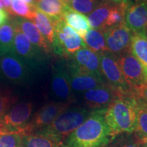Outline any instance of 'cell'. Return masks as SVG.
<instances>
[{
  "label": "cell",
  "mask_w": 147,
  "mask_h": 147,
  "mask_svg": "<svg viewBox=\"0 0 147 147\" xmlns=\"http://www.w3.org/2000/svg\"><path fill=\"white\" fill-rule=\"evenodd\" d=\"M106 110H94L65 141L67 147H106L115 138L106 123Z\"/></svg>",
  "instance_id": "cell-1"
},
{
  "label": "cell",
  "mask_w": 147,
  "mask_h": 147,
  "mask_svg": "<svg viewBox=\"0 0 147 147\" xmlns=\"http://www.w3.org/2000/svg\"><path fill=\"white\" fill-rule=\"evenodd\" d=\"M137 100L131 93H120L106 110L104 118L113 136L131 134L136 128Z\"/></svg>",
  "instance_id": "cell-2"
},
{
  "label": "cell",
  "mask_w": 147,
  "mask_h": 147,
  "mask_svg": "<svg viewBox=\"0 0 147 147\" xmlns=\"http://www.w3.org/2000/svg\"><path fill=\"white\" fill-rule=\"evenodd\" d=\"M92 112L81 105L72 104L63 110L50 125L37 132H41L65 144L70 134L83 123Z\"/></svg>",
  "instance_id": "cell-3"
},
{
  "label": "cell",
  "mask_w": 147,
  "mask_h": 147,
  "mask_svg": "<svg viewBox=\"0 0 147 147\" xmlns=\"http://www.w3.org/2000/svg\"><path fill=\"white\" fill-rule=\"evenodd\" d=\"M52 21L55 40L51 47L55 54L65 59H71L77 51L87 47L83 39L65 23L63 18Z\"/></svg>",
  "instance_id": "cell-4"
},
{
  "label": "cell",
  "mask_w": 147,
  "mask_h": 147,
  "mask_svg": "<svg viewBox=\"0 0 147 147\" xmlns=\"http://www.w3.org/2000/svg\"><path fill=\"white\" fill-rule=\"evenodd\" d=\"M34 71L14 51L0 56V78L6 81L17 84L28 83Z\"/></svg>",
  "instance_id": "cell-5"
},
{
  "label": "cell",
  "mask_w": 147,
  "mask_h": 147,
  "mask_svg": "<svg viewBox=\"0 0 147 147\" xmlns=\"http://www.w3.org/2000/svg\"><path fill=\"white\" fill-rule=\"evenodd\" d=\"M33 109L34 104L30 102H21L14 104L0 119V135H23L32 119Z\"/></svg>",
  "instance_id": "cell-6"
},
{
  "label": "cell",
  "mask_w": 147,
  "mask_h": 147,
  "mask_svg": "<svg viewBox=\"0 0 147 147\" xmlns=\"http://www.w3.org/2000/svg\"><path fill=\"white\" fill-rule=\"evenodd\" d=\"M51 93L54 102L72 104L76 98L71 91L66 68V61L59 60L53 66Z\"/></svg>",
  "instance_id": "cell-7"
},
{
  "label": "cell",
  "mask_w": 147,
  "mask_h": 147,
  "mask_svg": "<svg viewBox=\"0 0 147 147\" xmlns=\"http://www.w3.org/2000/svg\"><path fill=\"white\" fill-rule=\"evenodd\" d=\"M66 68L71 91L75 98L77 95L90 89L108 84L104 79L98 78L80 68L71 58L66 61Z\"/></svg>",
  "instance_id": "cell-8"
},
{
  "label": "cell",
  "mask_w": 147,
  "mask_h": 147,
  "mask_svg": "<svg viewBox=\"0 0 147 147\" xmlns=\"http://www.w3.org/2000/svg\"><path fill=\"white\" fill-rule=\"evenodd\" d=\"M13 25L15 32L13 51L23 59L34 71L39 69L45 63L47 59L46 55L47 54L31 43L17 25L14 23Z\"/></svg>",
  "instance_id": "cell-9"
},
{
  "label": "cell",
  "mask_w": 147,
  "mask_h": 147,
  "mask_svg": "<svg viewBox=\"0 0 147 147\" xmlns=\"http://www.w3.org/2000/svg\"><path fill=\"white\" fill-rule=\"evenodd\" d=\"M100 55L101 71L106 83L121 93H131L132 90L125 80L117 57L110 52Z\"/></svg>",
  "instance_id": "cell-10"
},
{
  "label": "cell",
  "mask_w": 147,
  "mask_h": 147,
  "mask_svg": "<svg viewBox=\"0 0 147 147\" xmlns=\"http://www.w3.org/2000/svg\"><path fill=\"white\" fill-rule=\"evenodd\" d=\"M117 61L126 83L130 89L142 85L147 82V77L142 66L129 50L117 57Z\"/></svg>",
  "instance_id": "cell-11"
},
{
  "label": "cell",
  "mask_w": 147,
  "mask_h": 147,
  "mask_svg": "<svg viewBox=\"0 0 147 147\" xmlns=\"http://www.w3.org/2000/svg\"><path fill=\"white\" fill-rule=\"evenodd\" d=\"M120 92L113 89L108 84L90 89L76 96L80 99L82 106L94 110H106L118 95Z\"/></svg>",
  "instance_id": "cell-12"
},
{
  "label": "cell",
  "mask_w": 147,
  "mask_h": 147,
  "mask_svg": "<svg viewBox=\"0 0 147 147\" xmlns=\"http://www.w3.org/2000/svg\"><path fill=\"white\" fill-rule=\"evenodd\" d=\"M69 105L71 104L54 101L45 104L36 112L31 119L24 134L35 133L47 127Z\"/></svg>",
  "instance_id": "cell-13"
},
{
  "label": "cell",
  "mask_w": 147,
  "mask_h": 147,
  "mask_svg": "<svg viewBox=\"0 0 147 147\" xmlns=\"http://www.w3.org/2000/svg\"><path fill=\"white\" fill-rule=\"evenodd\" d=\"M124 23L133 34L144 35L147 27V1L130 0L126 5Z\"/></svg>",
  "instance_id": "cell-14"
},
{
  "label": "cell",
  "mask_w": 147,
  "mask_h": 147,
  "mask_svg": "<svg viewBox=\"0 0 147 147\" xmlns=\"http://www.w3.org/2000/svg\"><path fill=\"white\" fill-rule=\"evenodd\" d=\"M71 59L83 70L104 80L101 71L100 54L91 51L89 48L84 47L77 51Z\"/></svg>",
  "instance_id": "cell-15"
},
{
  "label": "cell",
  "mask_w": 147,
  "mask_h": 147,
  "mask_svg": "<svg viewBox=\"0 0 147 147\" xmlns=\"http://www.w3.org/2000/svg\"><path fill=\"white\" fill-rule=\"evenodd\" d=\"M12 21L21 29L31 43L43 51L46 54L51 53L52 51L51 45L46 41L32 21L19 16L12 18Z\"/></svg>",
  "instance_id": "cell-16"
},
{
  "label": "cell",
  "mask_w": 147,
  "mask_h": 147,
  "mask_svg": "<svg viewBox=\"0 0 147 147\" xmlns=\"http://www.w3.org/2000/svg\"><path fill=\"white\" fill-rule=\"evenodd\" d=\"M63 19L82 38L91 29L87 16L73 10L68 5H67L63 12Z\"/></svg>",
  "instance_id": "cell-17"
},
{
  "label": "cell",
  "mask_w": 147,
  "mask_h": 147,
  "mask_svg": "<svg viewBox=\"0 0 147 147\" xmlns=\"http://www.w3.org/2000/svg\"><path fill=\"white\" fill-rule=\"evenodd\" d=\"M21 147H67L49 136L41 133L24 134L21 136Z\"/></svg>",
  "instance_id": "cell-18"
},
{
  "label": "cell",
  "mask_w": 147,
  "mask_h": 147,
  "mask_svg": "<svg viewBox=\"0 0 147 147\" xmlns=\"http://www.w3.org/2000/svg\"><path fill=\"white\" fill-rule=\"evenodd\" d=\"M67 5L62 0H34V6L54 21L63 18Z\"/></svg>",
  "instance_id": "cell-19"
},
{
  "label": "cell",
  "mask_w": 147,
  "mask_h": 147,
  "mask_svg": "<svg viewBox=\"0 0 147 147\" xmlns=\"http://www.w3.org/2000/svg\"><path fill=\"white\" fill-rule=\"evenodd\" d=\"M115 3V2L110 0H103L87 16L91 28L102 29L109 15L110 10Z\"/></svg>",
  "instance_id": "cell-20"
},
{
  "label": "cell",
  "mask_w": 147,
  "mask_h": 147,
  "mask_svg": "<svg viewBox=\"0 0 147 147\" xmlns=\"http://www.w3.org/2000/svg\"><path fill=\"white\" fill-rule=\"evenodd\" d=\"M129 51L138 60L147 77V39L144 35L133 34Z\"/></svg>",
  "instance_id": "cell-21"
},
{
  "label": "cell",
  "mask_w": 147,
  "mask_h": 147,
  "mask_svg": "<svg viewBox=\"0 0 147 147\" xmlns=\"http://www.w3.org/2000/svg\"><path fill=\"white\" fill-rule=\"evenodd\" d=\"M82 39L87 48L98 54L110 52L106 45L105 36L102 29H90Z\"/></svg>",
  "instance_id": "cell-22"
},
{
  "label": "cell",
  "mask_w": 147,
  "mask_h": 147,
  "mask_svg": "<svg viewBox=\"0 0 147 147\" xmlns=\"http://www.w3.org/2000/svg\"><path fill=\"white\" fill-rule=\"evenodd\" d=\"M34 21L43 38L52 47L55 40V29L52 19L36 9V17Z\"/></svg>",
  "instance_id": "cell-23"
},
{
  "label": "cell",
  "mask_w": 147,
  "mask_h": 147,
  "mask_svg": "<svg viewBox=\"0 0 147 147\" xmlns=\"http://www.w3.org/2000/svg\"><path fill=\"white\" fill-rule=\"evenodd\" d=\"M14 34L12 21H8L0 27V56L13 51Z\"/></svg>",
  "instance_id": "cell-24"
},
{
  "label": "cell",
  "mask_w": 147,
  "mask_h": 147,
  "mask_svg": "<svg viewBox=\"0 0 147 147\" xmlns=\"http://www.w3.org/2000/svg\"><path fill=\"white\" fill-rule=\"evenodd\" d=\"M104 30L111 35L125 50H129L133 32L126 26L124 22Z\"/></svg>",
  "instance_id": "cell-25"
},
{
  "label": "cell",
  "mask_w": 147,
  "mask_h": 147,
  "mask_svg": "<svg viewBox=\"0 0 147 147\" xmlns=\"http://www.w3.org/2000/svg\"><path fill=\"white\" fill-rule=\"evenodd\" d=\"M134 133L140 142L147 139V105L138 100L136 123Z\"/></svg>",
  "instance_id": "cell-26"
},
{
  "label": "cell",
  "mask_w": 147,
  "mask_h": 147,
  "mask_svg": "<svg viewBox=\"0 0 147 147\" xmlns=\"http://www.w3.org/2000/svg\"><path fill=\"white\" fill-rule=\"evenodd\" d=\"M36 8L29 5L23 0H12L10 15L18 16L31 21H34L36 17Z\"/></svg>",
  "instance_id": "cell-27"
},
{
  "label": "cell",
  "mask_w": 147,
  "mask_h": 147,
  "mask_svg": "<svg viewBox=\"0 0 147 147\" xmlns=\"http://www.w3.org/2000/svg\"><path fill=\"white\" fill-rule=\"evenodd\" d=\"M127 3H116L112 10H110L109 15L102 28V30L115 26L124 22L125 12Z\"/></svg>",
  "instance_id": "cell-28"
},
{
  "label": "cell",
  "mask_w": 147,
  "mask_h": 147,
  "mask_svg": "<svg viewBox=\"0 0 147 147\" xmlns=\"http://www.w3.org/2000/svg\"><path fill=\"white\" fill-rule=\"evenodd\" d=\"M103 0H73L68 6L82 14H89Z\"/></svg>",
  "instance_id": "cell-29"
},
{
  "label": "cell",
  "mask_w": 147,
  "mask_h": 147,
  "mask_svg": "<svg viewBox=\"0 0 147 147\" xmlns=\"http://www.w3.org/2000/svg\"><path fill=\"white\" fill-rule=\"evenodd\" d=\"M17 97L10 91H0V119L16 104Z\"/></svg>",
  "instance_id": "cell-30"
},
{
  "label": "cell",
  "mask_w": 147,
  "mask_h": 147,
  "mask_svg": "<svg viewBox=\"0 0 147 147\" xmlns=\"http://www.w3.org/2000/svg\"><path fill=\"white\" fill-rule=\"evenodd\" d=\"M21 135L10 134L0 135V147H21Z\"/></svg>",
  "instance_id": "cell-31"
},
{
  "label": "cell",
  "mask_w": 147,
  "mask_h": 147,
  "mask_svg": "<svg viewBox=\"0 0 147 147\" xmlns=\"http://www.w3.org/2000/svg\"><path fill=\"white\" fill-rule=\"evenodd\" d=\"M132 94L138 101L147 105V82L134 89Z\"/></svg>",
  "instance_id": "cell-32"
},
{
  "label": "cell",
  "mask_w": 147,
  "mask_h": 147,
  "mask_svg": "<svg viewBox=\"0 0 147 147\" xmlns=\"http://www.w3.org/2000/svg\"><path fill=\"white\" fill-rule=\"evenodd\" d=\"M117 147H140V143L134 136V137H129L124 141L121 142Z\"/></svg>",
  "instance_id": "cell-33"
},
{
  "label": "cell",
  "mask_w": 147,
  "mask_h": 147,
  "mask_svg": "<svg viewBox=\"0 0 147 147\" xmlns=\"http://www.w3.org/2000/svg\"><path fill=\"white\" fill-rule=\"evenodd\" d=\"M9 21V14L3 9H0V27Z\"/></svg>",
  "instance_id": "cell-34"
},
{
  "label": "cell",
  "mask_w": 147,
  "mask_h": 147,
  "mask_svg": "<svg viewBox=\"0 0 147 147\" xmlns=\"http://www.w3.org/2000/svg\"><path fill=\"white\" fill-rule=\"evenodd\" d=\"M1 4H2L3 8L5 9V11L8 12V14L10 13V6L12 0H0Z\"/></svg>",
  "instance_id": "cell-35"
},
{
  "label": "cell",
  "mask_w": 147,
  "mask_h": 147,
  "mask_svg": "<svg viewBox=\"0 0 147 147\" xmlns=\"http://www.w3.org/2000/svg\"><path fill=\"white\" fill-rule=\"evenodd\" d=\"M130 0H113V1L115 3H127Z\"/></svg>",
  "instance_id": "cell-36"
},
{
  "label": "cell",
  "mask_w": 147,
  "mask_h": 147,
  "mask_svg": "<svg viewBox=\"0 0 147 147\" xmlns=\"http://www.w3.org/2000/svg\"><path fill=\"white\" fill-rule=\"evenodd\" d=\"M140 147H147V139L140 142Z\"/></svg>",
  "instance_id": "cell-37"
},
{
  "label": "cell",
  "mask_w": 147,
  "mask_h": 147,
  "mask_svg": "<svg viewBox=\"0 0 147 147\" xmlns=\"http://www.w3.org/2000/svg\"><path fill=\"white\" fill-rule=\"evenodd\" d=\"M25 2H26L27 3H28L29 5H34V0H23Z\"/></svg>",
  "instance_id": "cell-38"
},
{
  "label": "cell",
  "mask_w": 147,
  "mask_h": 147,
  "mask_svg": "<svg viewBox=\"0 0 147 147\" xmlns=\"http://www.w3.org/2000/svg\"><path fill=\"white\" fill-rule=\"evenodd\" d=\"M62 1H63L64 3H65L66 5H68L69 4V3H71V1H73V0H62Z\"/></svg>",
  "instance_id": "cell-39"
},
{
  "label": "cell",
  "mask_w": 147,
  "mask_h": 147,
  "mask_svg": "<svg viewBox=\"0 0 147 147\" xmlns=\"http://www.w3.org/2000/svg\"><path fill=\"white\" fill-rule=\"evenodd\" d=\"M145 37H146V39H147V27H146V31H145Z\"/></svg>",
  "instance_id": "cell-40"
},
{
  "label": "cell",
  "mask_w": 147,
  "mask_h": 147,
  "mask_svg": "<svg viewBox=\"0 0 147 147\" xmlns=\"http://www.w3.org/2000/svg\"><path fill=\"white\" fill-rule=\"evenodd\" d=\"M3 5H2V4H1V1H0V9H3Z\"/></svg>",
  "instance_id": "cell-41"
},
{
  "label": "cell",
  "mask_w": 147,
  "mask_h": 147,
  "mask_svg": "<svg viewBox=\"0 0 147 147\" xmlns=\"http://www.w3.org/2000/svg\"><path fill=\"white\" fill-rule=\"evenodd\" d=\"M145 1H147V0H145Z\"/></svg>",
  "instance_id": "cell-42"
}]
</instances>
